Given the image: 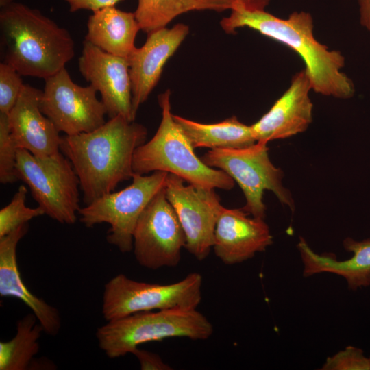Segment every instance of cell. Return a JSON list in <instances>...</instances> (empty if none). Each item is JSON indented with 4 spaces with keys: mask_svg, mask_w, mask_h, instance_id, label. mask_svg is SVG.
Listing matches in <instances>:
<instances>
[{
    "mask_svg": "<svg viewBox=\"0 0 370 370\" xmlns=\"http://www.w3.org/2000/svg\"><path fill=\"white\" fill-rule=\"evenodd\" d=\"M147 136L144 125L118 115L92 132L62 137L60 151L79 178L86 205L132 178L134 151Z\"/></svg>",
    "mask_w": 370,
    "mask_h": 370,
    "instance_id": "cell-1",
    "label": "cell"
},
{
    "mask_svg": "<svg viewBox=\"0 0 370 370\" xmlns=\"http://www.w3.org/2000/svg\"><path fill=\"white\" fill-rule=\"evenodd\" d=\"M242 1L221 21L227 33L237 28L249 27L291 48L303 60L312 90L325 96L339 99L352 97L355 92L352 79L341 69L345 58L317 40L313 34V19L306 12H294L280 18L264 9L247 7Z\"/></svg>",
    "mask_w": 370,
    "mask_h": 370,
    "instance_id": "cell-2",
    "label": "cell"
},
{
    "mask_svg": "<svg viewBox=\"0 0 370 370\" xmlns=\"http://www.w3.org/2000/svg\"><path fill=\"white\" fill-rule=\"evenodd\" d=\"M4 62L21 75L46 79L75 56L69 32L38 10L13 2L0 12Z\"/></svg>",
    "mask_w": 370,
    "mask_h": 370,
    "instance_id": "cell-3",
    "label": "cell"
},
{
    "mask_svg": "<svg viewBox=\"0 0 370 370\" xmlns=\"http://www.w3.org/2000/svg\"><path fill=\"white\" fill-rule=\"evenodd\" d=\"M170 96L169 90L158 96L162 119L153 138L135 150L134 172L147 175L154 171H165L195 186L232 189L235 181L228 174L208 166L196 156L189 140L173 119Z\"/></svg>",
    "mask_w": 370,
    "mask_h": 370,
    "instance_id": "cell-4",
    "label": "cell"
},
{
    "mask_svg": "<svg viewBox=\"0 0 370 370\" xmlns=\"http://www.w3.org/2000/svg\"><path fill=\"white\" fill-rule=\"evenodd\" d=\"M211 322L195 309H166L134 313L108 321L96 332L100 349L110 358L132 354L143 343L169 338L204 341L213 334Z\"/></svg>",
    "mask_w": 370,
    "mask_h": 370,
    "instance_id": "cell-5",
    "label": "cell"
},
{
    "mask_svg": "<svg viewBox=\"0 0 370 370\" xmlns=\"http://www.w3.org/2000/svg\"><path fill=\"white\" fill-rule=\"evenodd\" d=\"M201 159L208 166L223 171L238 183L246 200L242 209L252 217H265V190L273 192L280 203L294 210L291 193L282 185L283 172L270 160L267 143L256 142L242 149H212Z\"/></svg>",
    "mask_w": 370,
    "mask_h": 370,
    "instance_id": "cell-6",
    "label": "cell"
},
{
    "mask_svg": "<svg viewBox=\"0 0 370 370\" xmlns=\"http://www.w3.org/2000/svg\"><path fill=\"white\" fill-rule=\"evenodd\" d=\"M16 171L18 180L28 186L45 214L62 224L76 222L80 208L79 181L64 155L60 151L39 157L18 149Z\"/></svg>",
    "mask_w": 370,
    "mask_h": 370,
    "instance_id": "cell-7",
    "label": "cell"
},
{
    "mask_svg": "<svg viewBox=\"0 0 370 370\" xmlns=\"http://www.w3.org/2000/svg\"><path fill=\"white\" fill-rule=\"evenodd\" d=\"M199 273L167 284L138 282L118 274L104 286L102 314L106 321L145 311L195 309L202 299Z\"/></svg>",
    "mask_w": 370,
    "mask_h": 370,
    "instance_id": "cell-8",
    "label": "cell"
},
{
    "mask_svg": "<svg viewBox=\"0 0 370 370\" xmlns=\"http://www.w3.org/2000/svg\"><path fill=\"white\" fill-rule=\"evenodd\" d=\"M168 173L134 174L132 184L111 192L80 208L79 221L87 227L106 223L110 225L108 243L122 253L133 249V233L136 223L151 199L165 186Z\"/></svg>",
    "mask_w": 370,
    "mask_h": 370,
    "instance_id": "cell-9",
    "label": "cell"
},
{
    "mask_svg": "<svg viewBox=\"0 0 370 370\" xmlns=\"http://www.w3.org/2000/svg\"><path fill=\"white\" fill-rule=\"evenodd\" d=\"M185 245L184 232L164 186L151 199L136 223L132 249L135 258L149 269L175 267Z\"/></svg>",
    "mask_w": 370,
    "mask_h": 370,
    "instance_id": "cell-10",
    "label": "cell"
},
{
    "mask_svg": "<svg viewBox=\"0 0 370 370\" xmlns=\"http://www.w3.org/2000/svg\"><path fill=\"white\" fill-rule=\"evenodd\" d=\"M91 86L73 82L65 67L45 79L40 108L67 136L92 132L106 123V108Z\"/></svg>",
    "mask_w": 370,
    "mask_h": 370,
    "instance_id": "cell-11",
    "label": "cell"
},
{
    "mask_svg": "<svg viewBox=\"0 0 370 370\" xmlns=\"http://www.w3.org/2000/svg\"><path fill=\"white\" fill-rule=\"evenodd\" d=\"M166 195L182 225L185 248L196 259L203 260L214 245V233L223 207L214 189L184 184L180 177L169 173Z\"/></svg>",
    "mask_w": 370,
    "mask_h": 370,
    "instance_id": "cell-12",
    "label": "cell"
},
{
    "mask_svg": "<svg viewBox=\"0 0 370 370\" xmlns=\"http://www.w3.org/2000/svg\"><path fill=\"white\" fill-rule=\"evenodd\" d=\"M78 67L84 78L99 92L110 119L122 115L134 121L127 59L107 53L84 40Z\"/></svg>",
    "mask_w": 370,
    "mask_h": 370,
    "instance_id": "cell-13",
    "label": "cell"
},
{
    "mask_svg": "<svg viewBox=\"0 0 370 370\" xmlns=\"http://www.w3.org/2000/svg\"><path fill=\"white\" fill-rule=\"evenodd\" d=\"M312 90L305 69L293 75L291 84L270 110L251 125L256 142L286 138L304 132L312 121Z\"/></svg>",
    "mask_w": 370,
    "mask_h": 370,
    "instance_id": "cell-14",
    "label": "cell"
},
{
    "mask_svg": "<svg viewBox=\"0 0 370 370\" xmlns=\"http://www.w3.org/2000/svg\"><path fill=\"white\" fill-rule=\"evenodd\" d=\"M189 32L187 25L177 24L148 34L145 44L127 59L132 84V115L148 98L157 84L163 67Z\"/></svg>",
    "mask_w": 370,
    "mask_h": 370,
    "instance_id": "cell-15",
    "label": "cell"
},
{
    "mask_svg": "<svg viewBox=\"0 0 370 370\" xmlns=\"http://www.w3.org/2000/svg\"><path fill=\"white\" fill-rule=\"evenodd\" d=\"M242 208L223 207L217 219L213 249L225 264H234L251 258L273 243V237L264 219L248 217Z\"/></svg>",
    "mask_w": 370,
    "mask_h": 370,
    "instance_id": "cell-16",
    "label": "cell"
},
{
    "mask_svg": "<svg viewBox=\"0 0 370 370\" xmlns=\"http://www.w3.org/2000/svg\"><path fill=\"white\" fill-rule=\"evenodd\" d=\"M41 95L40 89L24 84L8 114L12 136L18 149L39 157L60 152L62 140L60 132L40 108Z\"/></svg>",
    "mask_w": 370,
    "mask_h": 370,
    "instance_id": "cell-17",
    "label": "cell"
},
{
    "mask_svg": "<svg viewBox=\"0 0 370 370\" xmlns=\"http://www.w3.org/2000/svg\"><path fill=\"white\" fill-rule=\"evenodd\" d=\"M28 230L25 223L0 238V295L21 300L36 316L44 332L56 336L61 328L59 311L27 288L18 268L17 245Z\"/></svg>",
    "mask_w": 370,
    "mask_h": 370,
    "instance_id": "cell-18",
    "label": "cell"
},
{
    "mask_svg": "<svg viewBox=\"0 0 370 370\" xmlns=\"http://www.w3.org/2000/svg\"><path fill=\"white\" fill-rule=\"evenodd\" d=\"M297 247L304 263L305 276L324 272L336 274L344 278L349 288L353 291L370 286V239H345L343 247L353 256L343 261H338L329 255L316 254L303 238Z\"/></svg>",
    "mask_w": 370,
    "mask_h": 370,
    "instance_id": "cell-19",
    "label": "cell"
},
{
    "mask_svg": "<svg viewBox=\"0 0 370 370\" xmlns=\"http://www.w3.org/2000/svg\"><path fill=\"white\" fill-rule=\"evenodd\" d=\"M85 40L110 54L128 59L135 51V38L141 29L134 12L115 6L92 12L87 22Z\"/></svg>",
    "mask_w": 370,
    "mask_h": 370,
    "instance_id": "cell-20",
    "label": "cell"
},
{
    "mask_svg": "<svg viewBox=\"0 0 370 370\" xmlns=\"http://www.w3.org/2000/svg\"><path fill=\"white\" fill-rule=\"evenodd\" d=\"M194 149H242L253 145L256 140L251 125H247L236 116L219 123L205 124L173 114Z\"/></svg>",
    "mask_w": 370,
    "mask_h": 370,
    "instance_id": "cell-21",
    "label": "cell"
},
{
    "mask_svg": "<svg viewBox=\"0 0 370 370\" xmlns=\"http://www.w3.org/2000/svg\"><path fill=\"white\" fill-rule=\"evenodd\" d=\"M243 0H138L134 12L141 30L149 34L165 27L174 18L193 10H232Z\"/></svg>",
    "mask_w": 370,
    "mask_h": 370,
    "instance_id": "cell-22",
    "label": "cell"
},
{
    "mask_svg": "<svg viewBox=\"0 0 370 370\" xmlns=\"http://www.w3.org/2000/svg\"><path fill=\"white\" fill-rule=\"evenodd\" d=\"M42 332L33 313L20 319L15 336L0 342V370L27 369L39 351L38 340Z\"/></svg>",
    "mask_w": 370,
    "mask_h": 370,
    "instance_id": "cell-23",
    "label": "cell"
},
{
    "mask_svg": "<svg viewBox=\"0 0 370 370\" xmlns=\"http://www.w3.org/2000/svg\"><path fill=\"white\" fill-rule=\"evenodd\" d=\"M27 188L21 185L11 201L0 210V238L5 236L32 219L45 214L40 207L29 208L25 205Z\"/></svg>",
    "mask_w": 370,
    "mask_h": 370,
    "instance_id": "cell-24",
    "label": "cell"
},
{
    "mask_svg": "<svg viewBox=\"0 0 370 370\" xmlns=\"http://www.w3.org/2000/svg\"><path fill=\"white\" fill-rule=\"evenodd\" d=\"M18 147L11 134L8 115L0 113V182L11 184L18 180L16 156Z\"/></svg>",
    "mask_w": 370,
    "mask_h": 370,
    "instance_id": "cell-25",
    "label": "cell"
},
{
    "mask_svg": "<svg viewBox=\"0 0 370 370\" xmlns=\"http://www.w3.org/2000/svg\"><path fill=\"white\" fill-rule=\"evenodd\" d=\"M21 75L11 65L0 64V113L8 114L24 85Z\"/></svg>",
    "mask_w": 370,
    "mask_h": 370,
    "instance_id": "cell-26",
    "label": "cell"
},
{
    "mask_svg": "<svg viewBox=\"0 0 370 370\" xmlns=\"http://www.w3.org/2000/svg\"><path fill=\"white\" fill-rule=\"evenodd\" d=\"M322 369L328 370H370L369 357L364 355L358 347L348 346L345 350L327 358Z\"/></svg>",
    "mask_w": 370,
    "mask_h": 370,
    "instance_id": "cell-27",
    "label": "cell"
},
{
    "mask_svg": "<svg viewBox=\"0 0 370 370\" xmlns=\"http://www.w3.org/2000/svg\"><path fill=\"white\" fill-rule=\"evenodd\" d=\"M138 360L140 368L142 370H171V367L165 363L162 358L151 352L136 348L133 352Z\"/></svg>",
    "mask_w": 370,
    "mask_h": 370,
    "instance_id": "cell-28",
    "label": "cell"
},
{
    "mask_svg": "<svg viewBox=\"0 0 370 370\" xmlns=\"http://www.w3.org/2000/svg\"><path fill=\"white\" fill-rule=\"evenodd\" d=\"M69 5V11L75 12L81 10H90L92 12L103 8L115 6L123 0H63Z\"/></svg>",
    "mask_w": 370,
    "mask_h": 370,
    "instance_id": "cell-29",
    "label": "cell"
},
{
    "mask_svg": "<svg viewBox=\"0 0 370 370\" xmlns=\"http://www.w3.org/2000/svg\"><path fill=\"white\" fill-rule=\"evenodd\" d=\"M360 25L370 33V0H358Z\"/></svg>",
    "mask_w": 370,
    "mask_h": 370,
    "instance_id": "cell-30",
    "label": "cell"
},
{
    "mask_svg": "<svg viewBox=\"0 0 370 370\" xmlns=\"http://www.w3.org/2000/svg\"><path fill=\"white\" fill-rule=\"evenodd\" d=\"M13 2H14V0H0L1 9L7 7L8 5L12 3Z\"/></svg>",
    "mask_w": 370,
    "mask_h": 370,
    "instance_id": "cell-31",
    "label": "cell"
},
{
    "mask_svg": "<svg viewBox=\"0 0 370 370\" xmlns=\"http://www.w3.org/2000/svg\"><path fill=\"white\" fill-rule=\"evenodd\" d=\"M369 360H370V356H369Z\"/></svg>",
    "mask_w": 370,
    "mask_h": 370,
    "instance_id": "cell-32",
    "label": "cell"
}]
</instances>
